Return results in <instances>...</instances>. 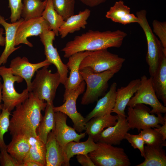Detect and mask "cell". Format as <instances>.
Returning a JSON list of instances; mask_svg holds the SVG:
<instances>
[{
  "label": "cell",
  "instance_id": "obj_37",
  "mask_svg": "<svg viewBox=\"0 0 166 166\" xmlns=\"http://www.w3.org/2000/svg\"><path fill=\"white\" fill-rule=\"evenodd\" d=\"M124 138L134 149H138L139 150L142 157H144L145 143L140 133L138 134L134 135L127 132Z\"/></svg>",
  "mask_w": 166,
  "mask_h": 166
},
{
  "label": "cell",
  "instance_id": "obj_26",
  "mask_svg": "<svg viewBox=\"0 0 166 166\" xmlns=\"http://www.w3.org/2000/svg\"><path fill=\"white\" fill-rule=\"evenodd\" d=\"M98 145L93 137L88 135V139L84 142L72 141L64 147V151L67 162L69 163L70 159L74 156L81 154H88L96 150Z\"/></svg>",
  "mask_w": 166,
  "mask_h": 166
},
{
  "label": "cell",
  "instance_id": "obj_2",
  "mask_svg": "<svg viewBox=\"0 0 166 166\" xmlns=\"http://www.w3.org/2000/svg\"><path fill=\"white\" fill-rule=\"evenodd\" d=\"M126 33L119 30L101 32L89 30L80 35L75 36L68 42L61 51L64 57L68 58L80 52L94 51L111 47L119 48L126 37Z\"/></svg>",
  "mask_w": 166,
  "mask_h": 166
},
{
  "label": "cell",
  "instance_id": "obj_24",
  "mask_svg": "<svg viewBox=\"0 0 166 166\" xmlns=\"http://www.w3.org/2000/svg\"><path fill=\"white\" fill-rule=\"evenodd\" d=\"M117 116L109 113L103 116L94 117L86 123L85 132L93 138L100 133L104 128L115 125Z\"/></svg>",
  "mask_w": 166,
  "mask_h": 166
},
{
  "label": "cell",
  "instance_id": "obj_44",
  "mask_svg": "<svg viewBox=\"0 0 166 166\" xmlns=\"http://www.w3.org/2000/svg\"><path fill=\"white\" fill-rule=\"evenodd\" d=\"M4 30L2 28H0V45L4 46L5 45V38L2 36L3 34Z\"/></svg>",
  "mask_w": 166,
  "mask_h": 166
},
{
  "label": "cell",
  "instance_id": "obj_5",
  "mask_svg": "<svg viewBox=\"0 0 166 166\" xmlns=\"http://www.w3.org/2000/svg\"><path fill=\"white\" fill-rule=\"evenodd\" d=\"M49 66H44L36 71L30 91L40 100L45 101L47 104L53 102L57 89L61 83L59 73L57 72L52 73Z\"/></svg>",
  "mask_w": 166,
  "mask_h": 166
},
{
  "label": "cell",
  "instance_id": "obj_11",
  "mask_svg": "<svg viewBox=\"0 0 166 166\" xmlns=\"http://www.w3.org/2000/svg\"><path fill=\"white\" fill-rule=\"evenodd\" d=\"M85 82L83 81L77 88L71 91L63 100V104L54 107L55 112L63 113L71 119L73 124V128L80 133L85 130V118L77 111L76 101L79 96L85 91Z\"/></svg>",
  "mask_w": 166,
  "mask_h": 166
},
{
  "label": "cell",
  "instance_id": "obj_31",
  "mask_svg": "<svg viewBox=\"0 0 166 166\" xmlns=\"http://www.w3.org/2000/svg\"><path fill=\"white\" fill-rule=\"evenodd\" d=\"M47 0H23L21 16L24 20L41 17Z\"/></svg>",
  "mask_w": 166,
  "mask_h": 166
},
{
  "label": "cell",
  "instance_id": "obj_27",
  "mask_svg": "<svg viewBox=\"0 0 166 166\" xmlns=\"http://www.w3.org/2000/svg\"><path fill=\"white\" fill-rule=\"evenodd\" d=\"M152 77L153 86L156 96L166 106V55L163 56L155 74Z\"/></svg>",
  "mask_w": 166,
  "mask_h": 166
},
{
  "label": "cell",
  "instance_id": "obj_32",
  "mask_svg": "<svg viewBox=\"0 0 166 166\" xmlns=\"http://www.w3.org/2000/svg\"><path fill=\"white\" fill-rule=\"evenodd\" d=\"M46 7L42 16L49 24V30L52 31L55 36L59 35V30L64 22L62 17L54 9L51 0H47Z\"/></svg>",
  "mask_w": 166,
  "mask_h": 166
},
{
  "label": "cell",
  "instance_id": "obj_30",
  "mask_svg": "<svg viewBox=\"0 0 166 166\" xmlns=\"http://www.w3.org/2000/svg\"><path fill=\"white\" fill-rule=\"evenodd\" d=\"M144 161L136 166H166V154L162 147L145 146Z\"/></svg>",
  "mask_w": 166,
  "mask_h": 166
},
{
  "label": "cell",
  "instance_id": "obj_45",
  "mask_svg": "<svg viewBox=\"0 0 166 166\" xmlns=\"http://www.w3.org/2000/svg\"><path fill=\"white\" fill-rule=\"evenodd\" d=\"M2 84L1 82V77L0 76V114L1 113L2 106V105H1V102L2 101Z\"/></svg>",
  "mask_w": 166,
  "mask_h": 166
},
{
  "label": "cell",
  "instance_id": "obj_43",
  "mask_svg": "<svg viewBox=\"0 0 166 166\" xmlns=\"http://www.w3.org/2000/svg\"><path fill=\"white\" fill-rule=\"evenodd\" d=\"M21 166H42L39 163L32 160H27L23 161Z\"/></svg>",
  "mask_w": 166,
  "mask_h": 166
},
{
  "label": "cell",
  "instance_id": "obj_35",
  "mask_svg": "<svg viewBox=\"0 0 166 166\" xmlns=\"http://www.w3.org/2000/svg\"><path fill=\"white\" fill-rule=\"evenodd\" d=\"M10 112L7 109H2L0 114V150L7 147L5 143L4 136L8 131L10 125Z\"/></svg>",
  "mask_w": 166,
  "mask_h": 166
},
{
  "label": "cell",
  "instance_id": "obj_39",
  "mask_svg": "<svg viewBox=\"0 0 166 166\" xmlns=\"http://www.w3.org/2000/svg\"><path fill=\"white\" fill-rule=\"evenodd\" d=\"M0 165L1 166H20L18 161L7 152V147L0 150Z\"/></svg>",
  "mask_w": 166,
  "mask_h": 166
},
{
  "label": "cell",
  "instance_id": "obj_12",
  "mask_svg": "<svg viewBox=\"0 0 166 166\" xmlns=\"http://www.w3.org/2000/svg\"><path fill=\"white\" fill-rule=\"evenodd\" d=\"M40 41L44 45V53L47 59L56 67L59 73L61 83L65 85L68 78V68L62 61L57 48L53 45L55 35L52 30H45L39 35Z\"/></svg>",
  "mask_w": 166,
  "mask_h": 166
},
{
  "label": "cell",
  "instance_id": "obj_18",
  "mask_svg": "<svg viewBox=\"0 0 166 166\" xmlns=\"http://www.w3.org/2000/svg\"><path fill=\"white\" fill-rule=\"evenodd\" d=\"M45 147L46 166H70L66 160L64 147L57 140L53 130L48 135Z\"/></svg>",
  "mask_w": 166,
  "mask_h": 166
},
{
  "label": "cell",
  "instance_id": "obj_23",
  "mask_svg": "<svg viewBox=\"0 0 166 166\" xmlns=\"http://www.w3.org/2000/svg\"><path fill=\"white\" fill-rule=\"evenodd\" d=\"M90 14V10L86 8L65 20L59 30V34L61 38H63L69 34L79 31L81 28L85 29L88 24L87 20Z\"/></svg>",
  "mask_w": 166,
  "mask_h": 166
},
{
  "label": "cell",
  "instance_id": "obj_40",
  "mask_svg": "<svg viewBox=\"0 0 166 166\" xmlns=\"http://www.w3.org/2000/svg\"><path fill=\"white\" fill-rule=\"evenodd\" d=\"M76 158L78 162L82 166H95L88 154L77 155Z\"/></svg>",
  "mask_w": 166,
  "mask_h": 166
},
{
  "label": "cell",
  "instance_id": "obj_3",
  "mask_svg": "<svg viewBox=\"0 0 166 166\" xmlns=\"http://www.w3.org/2000/svg\"><path fill=\"white\" fill-rule=\"evenodd\" d=\"M79 72L86 85L81 102V104L84 105L97 101L107 90L109 81L118 72L115 70H108L94 73L83 69L80 70Z\"/></svg>",
  "mask_w": 166,
  "mask_h": 166
},
{
  "label": "cell",
  "instance_id": "obj_9",
  "mask_svg": "<svg viewBox=\"0 0 166 166\" xmlns=\"http://www.w3.org/2000/svg\"><path fill=\"white\" fill-rule=\"evenodd\" d=\"M150 110L144 104H137L133 107H128L126 119L130 129L136 128L140 132L148 128H157L166 121V113L164 117L161 113H157L156 116L151 114Z\"/></svg>",
  "mask_w": 166,
  "mask_h": 166
},
{
  "label": "cell",
  "instance_id": "obj_34",
  "mask_svg": "<svg viewBox=\"0 0 166 166\" xmlns=\"http://www.w3.org/2000/svg\"><path fill=\"white\" fill-rule=\"evenodd\" d=\"M55 10L65 21L74 14L75 0H51Z\"/></svg>",
  "mask_w": 166,
  "mask_h": 166
},
{
  "label": "cell",
  "instance_id": "obj_7",
  "mask_svg": "<svg viewBox=\"0 0 166 166\" xmlns=\"http://www.w3.org/2000/svg\"><path fill=\"white\" fill-rule=\"evenodd\" d=\"M0 76L3 80L2 88V99L3 104L2 108L10 112L18 105L24 102L28 97L29 92L26 88L21 93H18L15 89L14 84L22 82L23 79L13 75L10 68L4 66H0Z\"/></svg>",
  "mask_w": 166,
  "mask_h": 166
},
{
  "label": "cell",
  "instance_id": "obj_38",
  "mask_svg": "<svg viewBox=\"0 0 166 166\" xmlns=\"http://www.w3.org/2000/svg\"><path fill=\"white\" fill-rule=\"evenodd\" d=\"M9 7L11 10V23H14L21 18L22 7V0H8Z\"/></svg>",
  "mask_w": 166,
  "mask_h": 166
},
{
  "label": "cell",
  "instance_id": "obj_33",
  "mask_svg": "<svg viewBox=\"0 0 166 166\" xmlns=\"http://www.w3.org/2000/svg\"><path fill=\"white\" fill-rule=\"evenodd\" d=\"M147 145L155 147L166 146V141L162 135L154 128H150L140 131V133Z\"/></svg>",
  "mask_w": 166,
  "mask_h": 166
},
{
  "label": "cell",
  "instance_id": "obj_10",
  "mask_svg": "<svg viewBox=\"0 0 166 166\" xmlns=\"http://www.w3.org/2000/svg\"><path fill=\"white\" fill-rule=\"evenodd\" d=\"M140 79L139 86L127 106L133 107L137 104L147 105L152 108L151 114L165 113L166 107L159 101L156 96L152 85V77L148 78L144 75Z\"/></svg>",
  "mask_w": 166,
  "mask_h": 166
},
{
  "label": "cell",
  "instance_id": "obj_6",
  "mask_svg": "<svg viewBox=\"0 0 166 166\" xmlns=\"http://www.w3.org/2000/svg\"><path fill=\"white\" fill-rule=\"evenodd\" d=\"M125 61L124 58L110 52L107 49L94 51L82 60L79 70L86 69L94 73L108 70H115L118 72Z\"/></svg>",
  "mask_w": 166,
  "mask_h": 166
},
{
  "label": "cell",
  "instance_id": "obj_15",
  "mask_svg": "<svg viewBox=\"0 0 166 166\" xmlns=\"http://www.w3.org/2000/svg\"><path fill=\"white\" fill-rule=\"evenodd\" d=\"M55 126L53 131L55 137L59 144L63 147L70 142H79L86 136L85 132L77 133L73 128L66 123L67 116L59 112H55Z\"/></svg>",
  "mask_w": 166,
  "mask_h": 166
},
{
  "label": "cell",
  "instance_id": "obj_14",
  "mask_svg": "<svg viewBox=\"0 0 166 166\" xmlns=\"http://www.w3.org/2000/svg\"><path fill=\"white\" fill-rule=\"evenodd\" d=\"M51 65L46 59L38 63H32L29 62L26 57L18 56L11 61L10 68L13 75L19 76L25 81L27 85V89L29 92L31 80L35 73L39 69Z\"/></svg>",
  "mask_w": 166,
  "mask_h": 166
},
{
  "label": "cell",
  "instance_id": "obj_17",
  "mask_svg": "<svg viewBox=\"0 0 166 166\" xmlns=\"http://www.w3.org/2000/svg\"><path fill=\"white\" fill-rule=\"evenodd\" d=\"M92 51H82L76 53L69 57L66 64L70 70L69 76L68 77L63 94L65 99L70 93L77 88L84 81L79 72V66L82 60Z\"/></svg>",
  "mask_w": 166,
  "mask_h": 166
},
{
  "label": "cell",
  "instance_id": "obj_4",
  "mask_svg": "<svg viewBox=\"0 0 166 166\" xmlns=\"http://www.w3.org/2000/svg\"><path fill=\"white\" fill-rule=\"evenodd\" d=\"M145 10H142L137 11L136 14L140 20L138 24L143 30L146 38L147 52L146 60L148 65L149 74L152 77L156 71L163 56L166 55V50L152 32L147 18Z\"/></svg>",
  "mask_w": 166,
  "mask_h": 166
},
{
  "label": "cell",
  "instance_id": "obj_1",
  "mask_svg": "<svg viewBox=\"0 0 166 166\" xmlns=\"http://www.w3.org/2000/svg\"><path fill=\"white\" fill-rule=\"evenodd\" d=\"M47 104L32 92H29L28 98L16 106L11 115L8 130L12 136H37V129L43 117L41 112Z\"/></svg>",
  "mask_w": 166,
  "mask_h": 166
},
{
  "label": "cell",
  "instance_id": "obj_21",
  "mask_svg": "<svg viewBox=\"0 0 166 166\" xmlns=\"http://www.w3.org/2000/svg\"><path fill=\"white\" fill-rule=\"evenodd\" d=\"M117 86L116 82H113L108 92L97 100L95 107L85 118V123L93 117L103 116L112 113L115 105Z\"/></svg>",
  "mask_w": 166,
  "mask_h": 166
},
{
  "label": "cell",
  "instance_id": "obj_8",
  "mask_svg": "<svg viewBox=\"0 0 166 166\" xmlns=\"http://www.w3.org/2000/svg\"><path fill=\"white\" fill-rule=\"evenodd\" d=\"M97 149L88 155L95 166H129L131 163L124 149L105 143L96 142Z\"/></svg>",
  "mask_w": 166,
  "mask_h": 166
},
{
  "label": "cell",
  "instance_id": "obj_20",
  "mask_svg": "<svg viewBox=\"0 0 166 166\" xmlns=\"http://www.w3.org/2000/svg\"><path fill=\"white\" fill-rule=\"evenodd\" d=\"M24 20L22 18L15 22L9 23L0 15V25L4 27L5 32V47L0 57V66L6 64L10 55L21 47H15V36L18 26Z\"/></svg>",
  "mask_w": 166,
  "mask_h": 166
},
{
  "label": "cell",
  "instance_id": "obj_36",
  "mask_svg": "<svg viewBox=\"0 0 166 166\" xmlns=\"http://www.w3.org/2000/svg\"><path fill=\"white\" fill-rule=\"evenodd\" d=\"M153 31L160 39L164 49L166 50V22L154 20L152 23Z\"/></svg>",
  "mask_w": 166,
  "mask_h": 166
},
{
  "label": "cell",
  "instance_id": "obj_22",
  "mask_svg": "<svg viewBox=\"0 0 166 166\" xmlns=\"http://www.w3.org/2000/svg\"><path fill=\"white\" fill-rule=\"evenodd\" d=\"M105 17L112 21L125 25L133 23H139V18L130 12V8L125 5L124 1H116L105 14Z\"/></svg>",
  "mask_w": 166,
  "mask_h": 166
},
{
  "label": "cell",
  "instance_id": "obj_19",
  "mask_svg": "<svg viewBox=\"0 0 166 166\" xmlns=\"http://www.w3.org/2000/svg\"><path fill=\"white\" fill-rule=\"evenodd\" d=\"M140 83V79L131 81L125 87H121L117 89L114 107L112 112L117 115L127 117L125 110L131 98L137 90Z\"/></svg>",
  "mask_w": 166,
  "mask_h": 166
},
{
  "label": "cell",
  "instance_id": "obj_42",
  "mask_svg": "<svg viewBox=\"0 0 166 166\" xmlns=\"http://www.w3.org/2000/svg\"><path fill=\"white\" fill-rule=\"evenodd\" d=\"M157 132L162 136L164 140L166 139V121L162 126H160L157 128H154Z\"/></svg>",
  "mask_w": 166,
  "mask_h": 166
},
{
  "label": "cell",
  "instance_id": "obj_16",
  "mask_svg": "<svg viewBox=\"0 0 166 166\" xmlns=\"http://www.w3.org/2000/svg\"><path fill=\"white\" fill-rule=\"evenodd\" d=\"M116 124L104 129L93 138L96 143L101 142L112 145H119L130 129L126 117L117 115Z\"/></svg>",
  "mask_w": 166,
  "mask_h": 166
},
{
  "label": "cell",
  "instance_id": "obj_13",
  "mask_svg": "<svg viewBox=\"0 0 166 166\" xmlns=\"http://www.w3.org/2000/svg\"><path fill=\"white\" fill-rule=\"evenodd\" d=\"M49 30L47 22L42 17L23 20L18 26L16 32L15 46L21 44L32 47V44L29 42L27 38L37 36L44 31Z\"/></svg>",
  "mask_w": 166,
  "mask_h": 166
},
{
  "label": "cell",
  "instance_id": "obj_29",
  "mask_svg": "<svg viewBox=\"0 0 166 166\" xmlns=\"http://www.w3.org/2000/svg\"><path fill=\"white\" fill-rule=\"evenodd\" d=\"M28 137L30 147L23 161L32 160L39 163L42 166H46L45 144L37 136H29Z\"/></svg>",
  "mask_w": 166,
  "mask_h": 166
},
{
  "label": "cell",
  "instance_id": "obj_41",
  "mask_svg": "<svg viewBox=\"0 0 166 166\" xmlns=\"http://www.w3.org/2000/svg\"><path fill=\"white\" fill-rule=\"evenodd\" d=\"M84 4L89 7L97 6L106 2L107 0H78Z\"/></svg>",
  "mask_w": 166,
  "mask_h": 166
},
{
  "label": "cell",
  "instance_id": "obj_28",
  "mask_svg": "<svg viewBox=\"0 0 166 166\" xmlns=\"http://www.w3.org/2000/svg\"><path fill=\"white\" fill-rule=\"evenodd\" d=\"M54 107L53 102L47 104L44 115L42 117L37 130V136L45 144L49 133L55 127Z\"/></svg>",
  "mask_w": 166,
  "mask_h": 166
},
{
  "label": "cell",
  "instance_id": "obj_25",
  "mask_svg": "<svg viewBox=\"0 0 166 166\" xmlns=\"http://www.w3.org/2000/svg\"><path fill=\"white\" fill-rule=\"evenodd\" d=\"M30 147L27 136L17 135L12 136L11 141L7 145V150L8 152L18 161L21 166Z\"/></svg>",
  "mask_w": 166,
  "mask_h": 166
}]
</instances>
